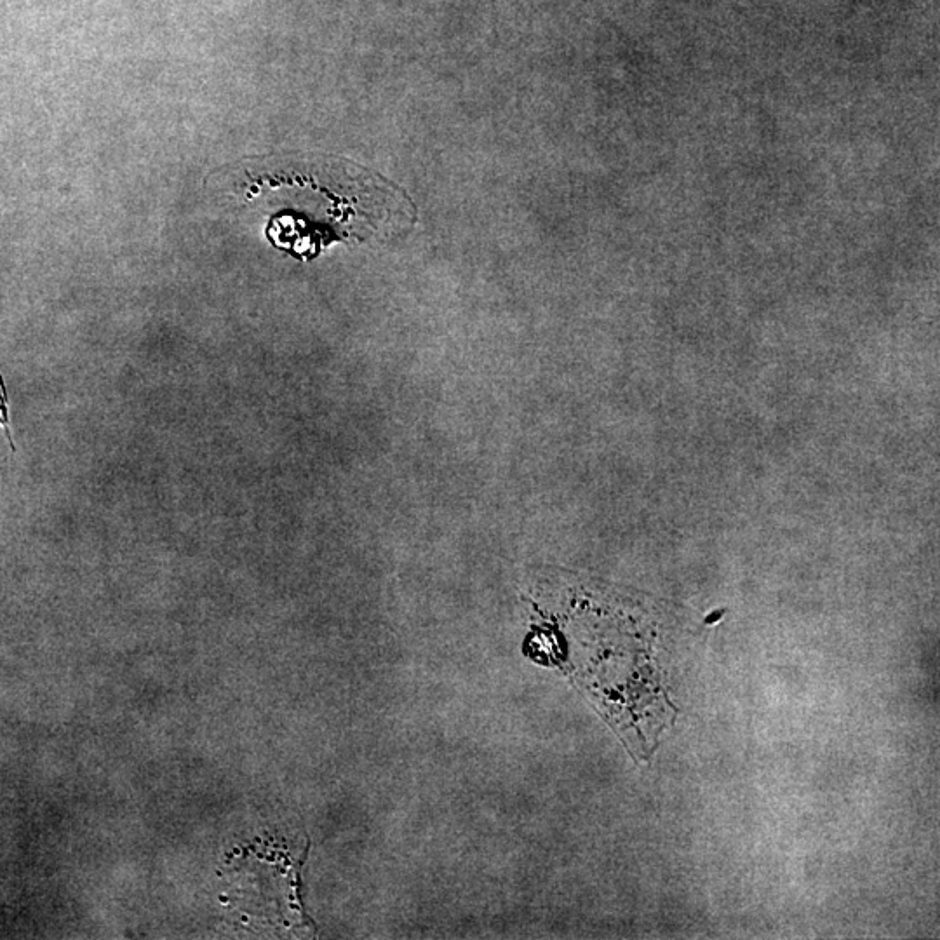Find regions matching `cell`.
I'll return each instance as SVG.
<instances>
[{
  "label": "cell",
  "mask_w": 940,
  "mask_h": 940,
  "mask_svg": "<svg viewBox=\"0 0 940 940\" xmlns=\"http://www.w3.org/2000/svg\"><path fill=\"white\" fill-rule=\"evenodd\" d=\"M0 427L7 429L9 427V410H7V396L4 390V383L0 378Z\"/></svg>",
  "instance_id": "obj_1"
}]
</instances>
